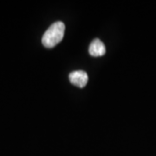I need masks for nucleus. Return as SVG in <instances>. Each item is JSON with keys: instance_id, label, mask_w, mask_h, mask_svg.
Returning <instances> with one entry per match:
<instances>
[{"instance_id": "2", "label": "nucleus", "mask_w": 156, "mask_h": 156, "mask_svg": "<svg viewBox=\"0 0 156 156\" xmlns=\"http://www.w3.org/2000/svg\"><path fill=\"white\" fill-rule=\"evenodd\" d=\"M69 78L70 83L78 88H84L88 83V80H89L88 74L84 70L73 71L69 74Z\"/></svg>"}, {"instance_id": "1", "label": "nucleus", "mask_w": 156, "mask_h": 156, "mask_svg": "<svg viewBox=\"0 0 156 156\" xmlns=\"http://www.w3.org/2000/svg\"><path fill=\"white\" fill-rule=\"evenodd\" d=\"M65 31V25L62 22H56L52 23L45 31L42 43L46 48H53L61 42Z\"/></svg>"}, {"instance_id": "3", "label": "nucleus", "mask_w": 156, "mask_h": 156, "mask_svg": "<svg viewBox=\"0 0 156 156\" xmlns=\"http://www.w3.org/2000/svg\"><path fill=\"white\" fill-rule=\"evenodd\" d=\"M89 54L92 56H101L105 55L106 48L104 44L101 41L99 38L94 39L91 44L89 45Z\"/></svg>"}]
</instances>
